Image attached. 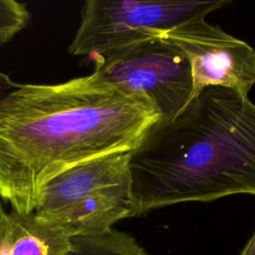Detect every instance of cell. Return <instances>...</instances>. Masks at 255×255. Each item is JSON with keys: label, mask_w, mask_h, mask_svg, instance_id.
<instances>
[{"label": "cell", "mask_w": 255, "mask_h": 255, "mask_svg": "<svg viewBox=\"0 0 255 255\" xmlns=\"http://www.w3.org/2000/svg\"><path fill=\"white\" fill-rule=\"evenodd\" d=\"M92 60L94 72L102 79L146 97L161 122L173 119L192 98L189 62L177 46L162 36Z\"/></svg>", "instance_id": "obj_5"}, {"label": "cell", "mask_w": 255, "mask_h": 255, "mask_svg": "<svg viewBox=\"0 0 255 255\" xmlns=\"http://www.w3.org/2000/svg\"><path fill=\"white\" fill-rule=\"evenodd\" d=\"M160 36L177 46L188 60L192 98L209 86L229 88L248 96L255 84V50L246 42L209 24L204 17Z\"/></svg>", "instance_id": "obj_6"}, {"label": "cell", "mask_w": 255, "mask_h": 255, "mask_svg": "<svg viewBox=\"0 0 255 255\" xmlns=\"http://www.w3.org/2000/svg\"><path fill=\"white\" fill-rule=\"evenodd\" d=\"M128 157L107 155L62 172L44 187L34 213L70 238L105 233L137 216Z\"/></svg>", "instance_id": "obj_3"}, {"label": "cell", "mask_w": 255, "mask_h": 255, "mask_svg": "<svg viewBox=\"0 0 255 255\" xmlns=\"http://www.w3.org/2000/svg\"><path fill=\"white\" fill-rule=\"evenodd\" d=\"M30 20L26 5L15 0H0V44L10 42Z\"/></svg>", "instance_id": "obj_9"}, {"label": "cell", "mask_w": 255, "mask_h": 255, "mask_svg": "<svg viewBox=\"0 0 255 255\" xmlns=\"http://www.w3.org/2000/svg\"><path fill=\"white\" fill-rule=\"evenodd\" d=\"M229 0H87L68 47L74 56L110 54L158 37L228 5Z\"/></svg>", "instance_id": "obj_4"}, {"label": "cell", "mask_w": 255, "mask_h": 255, "mask_svg": "<svg viewBox=\"0 0 255 255\" xmlns=\"http://www.w3.org/2000/svg\"><path fill=\"white\" fill-rule=\"evenodd\" d=\"M240 255H255V232L242 249Z\"/></svg>", "instance_id": "obj_11"}, {"label": "cell", "mask_w": 255, "mask_h": 255, "mask_svg": "<svg viewBox=\"0 0 255 255\" xmlns=\"http://www.w3.org/2000/svg\"><path fill=\"white\" fill-rule=\"evenodd\" d=\"M19 84L11 79V77L3 72H0V102L4 100Z\"/></svg>", "instance_id": "obj_10"}, {"label": "cell", "mask_w": 255, "mask_h": 255, "mask_svg": "<svg viewBox=\"0 0 255 255\" xmlns=\"http://www.w3.org/2000/svg\"><path fill=\"white\" fill-rule=\"evenodd\" d=\"M4 209H3V207H2V204H1V202H0V219H1V217H2V215L4 214Z\"/></svg>", "instance_id": "obj_12"}, {"label": "cell", "mask_w": 255, "mask_h": 255, "mask_svg": "<svg viewBox=\"0 0 255 255\" xmlns=\"http://www.w3.org/2000/svg\"><path fill=\"white\" fill-rule=\"evenodd\" d=\"M65 255H150L130 234L111 229L105 233L75 236Z\"/></svg>", "instance_id": "obj_8"}, {"label": "cell", "mask_w": 255, "mask_h": 255, "mask_svg": "<svg viewBox=\"0 0 255 255\" xmlns=\"http://www.w3.org/2000/svg\"><path fill=\"white\" fill-rule=\"evenodd\" d=\"M70 237L34 212L13 209L0 219V255H65Z\"/></svg>", "instance_id": "obj_7"}, {"label": "cell", "mask_w": 255, "mask_h": 255, "mask_svg": "<svg viewBox=\"0 0 255 255\" xmlns=\"http://www.w3.org/2000/svg\"><path fill=\"white\" fill-rule=\"evenodd\" d=\"M158 121L146 97L95 72L54 85L19 84L0 102V198L33 213L53 178L132 151Z\"/></svg>", "instance_id": "obj_1"}, {"label": "cell", "mask_w": 255, "mask_h": 255, "mask_svg": "<svg viewBox=\"0 0 255 255\" xmlns=\"http://www.w3.org/2000/svg\"><path fill=\"white\" fill-rule=\"evenodd\" d=\"M128 169L138 215L255 195V104L229 88H204L173 119L145 132L129 152Z\"/></svg>", "instance_id": "obj_2"}]
</instances>
